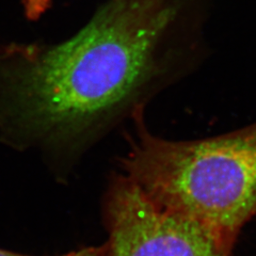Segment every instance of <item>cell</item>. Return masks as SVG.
<instances>
[{"instance_id": "6da1fadb", "label": "cell", "mask_w": 256, "mask_h": 256, "mask_svg": "<svg viewBox=\"0 0 256 256\" xmlns=\"http://www.w3.org/2000/svg\"><path fill=\"white\" fill-rule=\"evenodd\" d=\"M166 0H112L60 44L0 50V141L38 154L56 178L146 105L172 79Z\"/></svg>"}, {"instance_id": "7a4b0ae2", "label": "cell", "mask_w": 256, "mask_h": 256, "mask_svg": "<svg viewBox=\"0 0 256 256\" xmlns=\"http://www.w3.org/2000/svg\"><path fill=\"white\" fill-rule=\"evenodd\" d=\"M132 121L121 173L159 206L198 224L230 255L256 217V122L217 137L172 141L148 130L144 112Z\"/></svg>"}, {"instance_id": "3957f363", "label": "cell", "mask_w": 256, "mask_h": 256, "mask_svg": "<svg viewBox=\"0 0 256 256\" xmlns=\"http://www.w3.org/2000/svg\"><path fill=\"white\" fill-rule=\"evenodd\" d=\"M107 256H230L192 220L152 201L122 173L104 196Z\"/></svg>"}, {"instance_id": "277c9868", "label": "cell", "mask_w": 256, "mask_h": 256, "mask_svg": "<svg viewBox=\"0 0 256 256\" xmlns=\"http://www.w3.org/2000/svg\"><path fill=\"white\" fill-rule=\"evenodd\" d=\"M0 256H34V255H27V254L16 253V252L0 249ZM54 256H107V250H106L105 244H104L102 246H86V248H82V249L79 250L70 251L68 253L54 255Z\"/></svg>"}, {"instance_id": "5b68a950", "label": "cell", "mask_w": 256, "mask_h": 256, "mask_svg": "<svg viewBox=\"0 0 256 256\" xmlns=\"http://www.w3.org/2000/svg\"><path fill=\"white\" fill-rule=\"evenodd\" d=\"M52 0H25V12L29 20H36L50 6Z\"/></svg>"}]
</instances>
